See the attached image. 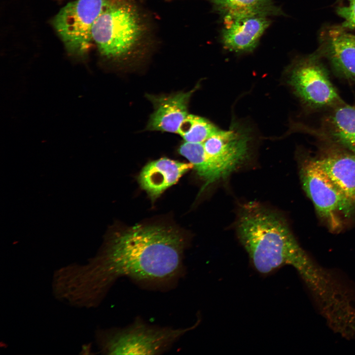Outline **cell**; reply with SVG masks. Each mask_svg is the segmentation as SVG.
<instances>
[{
    "instance_id": "cell-1",
    "label": "cell",
    "mask_w": 355,
    "mask_h": 355,
    "mask_svg": "<svg viewBox=\"0 0 355 355\" xmlns=\"http://www.w3.org/2000/svg\"><path fill=\"white\" fill-rule=\"evenodd\" d=\"M185 242L173 228L137 225L115 233L94 263V289L100 297L119 278L149 289L167 290L185 272Z\"/></svg>"
},
{
    "instance_id": "cell-2",
    "label": "cell",
    "mask_w": 355,
    "mask_h": 355,
    "mask_svg": "<svg viewBox=\"0 0 355 355\" xmlns=\"http://www.w3.org/2000/svg\"><path fill=\"white\" fill-rule=\"evenodd\" d=\"M236 228L241 243L258 272L267 274L290 265L303 276L307 273V257L278 214L257 202H248L240 210Z\"/></svg>"
},
{
    "instance_id": "cell-3",
    "label": "cell",
    "mask_w": 355,
    "mask_h": 355,
    "mask_svg": "<svg viewBox=\"0 0 355 355\" xmlns=\"http://www.w3.org/2000/svg\"><path fill=\"white\" fill-rule=\"evenodd\" d=\"M148 32L144 17L132 0H114L96 21L92 38L103 57L119 60L146 43Z\"/></svg>"
},
{
    "instance_id": "cell-4",
    "label": "cell",
    "mask_w": 355,
    "mask_h": 355,
    "mask_svg": "<svg viewBox=\"0 0 355 355\" xmlns=\"http://www.w3.org/2000/svg\"><path fill=\"white\" fill-rule=\"evenodd\" d=\"M194 327H161L138 319L126 327L102 331L98 340L102 351L106 354L158 355L169 350Z\"/></svg>"
},
{
    "instance_id": "cell-5",
    "label": "cell",
    "mask_w": 355,
    "mask_h": 355,
    "mask_svg": "<svg viewBox=\"0 0 355 355\" xmlns=\"http://www.w3.org/2000/svg\"><path fill=\"white\" fill-rule=\"evenodd\" d=\"M288 83L312 111L327 110L343 101L331 81L322 59L316 51L292 64Z\"/></svg>"
},
{
    "instance_id": "cell-6",
    "label": "cell",
    "mask_w": 355,
    "mask_h": 355,
    "mask_svg": "<svg viewBox=\"0 0 355 355\" xmlns=\"http://www.w3.org/2000/svg\"><path fill=\"white\" fill-rule=\"evenodd\" d=\"M304 191L317 213L331 231L339 230L343 221L351 216L355 205L334 184L312 157L305 159L300 168Z\"/></svg>"
},
{
    "instance_id": "cell-7",
    "label": "cell",
    "mask_w": 355,
    "mask_h": 355,
    "mask_svg": "<svg viewBox=\"0 0 355 355\" xmlns=\"http://www.w3.org/2000/svg\"><path fill=\"white\" fill-rule=\"evenodd\" d=\"M114 0H75L64 6L53 25L68 52L84 56L93 41L94 25L105 8Z\"/></svg>"
},
{
    "instance_id": "cell-8",
    "label": "cell",
    "mask_w": 355,
    "mask_h": 355,
    "mask_svg": "<svg viewBox=\"0 0 355 355\" xmlns=\"http://www.w3.org/2000/svg\"><path fill=\"white\" fill-rule=\"evenodd\" d=\"M342 26L324 28L316 51L339 76L355 84V35Z\"/></svg>"
},
{
    "instance_id": "cell-9",
    "label": "cell",
    "mask_w": 355,
    "mask_h": 355,
    "mask_svg": "<svg viewBox=\"0 0 355 355\" xmlns=\"http://www.w3.org/2000/svg\"><path fill=\"white\" fill-rule=\"evenodd\" d=\"M248 134L237 126L217 129L202 142L208 157L228 176L248 154Z\"/></svg>"
},
{
    "instance_id": "cell-10",
    "label": "cell",
    "mask_w": 355,
    "mask_h": 355,
    "mask_svg": "<svg viewBox=\"0 0 355 355\" xmlns=\"http://www.w3.org/2000/svg\"><path fill=\"white\" fill-rule=\"evenodd\" d=\"M326 111L315 133L331 144L355 153V106L343 101Z\"/></svg>"
},
{
    "instance_id": "cell-11",
    "label": "cell",
    "mask_w": 355,
    "mask_h": 355,
    "mask_svg": "<svg viewBox=\"0 0 355 355\" xmlns=\"http://www.w3.org/2000/svg\"><path fill=\"white\" fill-rule=\"evenodd\" d=\"M270 23L268 17L262 16L246 17L225 21L221 34V42L224 47L230 51H252Z\"/></svg>"
},
{
    "instance_id": "cell-12",
    "label": "cell",
    "mask_w": 355,
    "mask_h": 355,
    "mask_svg": "<svg viewBox=\"0 0 355 355\" xmlns=\"http://www.w3.org/2000/svg\"><path fill=\"white\" fill-rule=\"evenodd\" d=\"M194 91L169 95L149 96L154 110L150 117L147 129L178 133L179 126L188 114V103Z\"/></svg>"
},
{
    "instance_id": "cell-13",
    "label": "cell",
    "mask_w": 355,
    "mask_h": 355,
    "mask_svg": "<svg viewBox=\"0 0 355 355\" xmlns=\"http://www.w3.org/2000/svg\"><path fill=\"white\" fill-rule=\"evenodd\" d=\"M192 168L191 163L163 157L147 164L140 173L138 180L141 187L154 200Z\"/></svg>"
},
{
    "instance_id": "cell-14",
    "label": "cell",
    "mask_w": 355,
    "mask_h": 355,
    "mask_svg": "<svg viewBox=\"0 0 355 355\" xmlns=\"http://www.w3.org/2000/svg\"><path fill=\"white\" fill-rule=\"evenodd\" d=\"M334 184L355 205V153L334 150L313 158Z\"/></svg>"
},
{
    "instance_id": "cell-15",
    "label": "cell",
    "mask_w": 355,
    "mask_h": 355,
    "mask_svg": "<svg viewBox=\"0 0 355 355\" xmlns=\"http://www.w3.org/2000/svg\"><path fill=\"white\" fill-rule=\"evenodd\" d=\"M222 16L224 22L250 17L280 16L283 10L272 0H207Z\"/></svg>"
},
{
    "instance_id": "cell-16",
    "label": "cell",
    "mask_w": 355,
    "mask_h": 355,
    "mask_svg": "<svg viewBox=\"0 0 355 355\" xmlns=\"http://www.w3.org/2000/svg\"><path fill=\"white\" fill-rule=\"evenodd\" d=\"M178 152L193 165L198 175L205 182L201 191L208 185L226 177L224 172L208 157L202 143L184 142L180 145Z\"/></svg>"
},
{
    "instance_id": "cell-17",
    "label": "cell",
    "mask_w": 355,
    "mask_h": 355,
    "mask_svg": "<svg viewBox=\"0 0 355 355\" xmlns=\"http://www.w3.org/2000/svg\"><path fill=\"white\" fill-rule=\"evenodd\" d=\"M217 129L206 119L188 114L179 126L178 133L185 142L202 143Z\"/></svg>"
},
{
    "instance_id": "cell-18",
    "label": "cell",
    "mask_w": 355,
    "mask_h": 355,
    "mask_svg": "<svg viewBox=\"0 0 355 355\" xmlns=\"http://www.w3.org/2000/svg\"><path fill=\"white\" fill-rule=\"evenodd\" d=\"M336 12L344 20L341 25L343 28L355 29V0H349L347 5L338 7Z\"/></svg>"
},
{
    "instance_id": "cell-19",
    "label": "cell",
    "mask_w": 355,
    "mask_h": 355,
    "mask_svg": "<svg viewBox=\"0 0 355 355\" xmlns=\"http://www.w3.org/2000/svg\"><path fill=\"white\" fill-rule=\"evenodd\" d=\"M341 0H338V1H341Z\"/></svg>"
}]
</instances>
